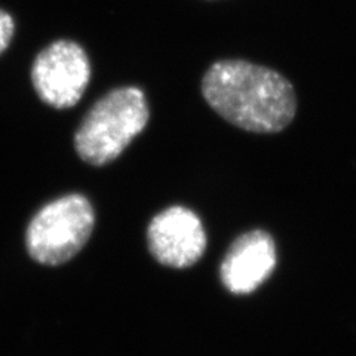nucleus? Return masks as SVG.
Masks as SVG:
<instances>
[{"label":"nucleus","instance_id":"1","mask_svg":"<svg viewBox=\"0 0 356 356\" xmlns=\"http://www.w3.org/2000/svg\"><path fill=\"white\" fill-rule=\"evenodd\" d=\"M200 89L217 115L248 132H281L297 113V97L289 81L269 67L245 60L214 63Z\"/></svg>","mask_w":356,"mask_h":356},{"label":"nucleus","instance_id":"2","mask_svg":"<svg viewBox=\"0 0 356 356\" xmlns=\"http://www.w3.org/2000/svg\"><path fill=\"white\" fill-rule=\"evenodd\" d=\"M149 119L147 99L140 88L111 89L83 116L74 134V150L83 162L104 166L124 153Z\"/></svg>","mask_w":356,"mask_h":356},{"label":"nucleus","instance_id":"3","mask_svg":"<svg viewBox=\"0 0 356 356\" xmlns=\"http://www.w3.org/2000/svg\"><path fill=\"white\" fill-rule=\"evenodd\" d=\"M95 211L89 199L70 193L54 199L30 220L26 247L30 257L44 266L72 260L92 235Z\"/></svg>","mask_w":356,"mask_h":356},{"label":"nucleus","instance_id":"4","mask_svg":"<svg viewBox=\"0 0 356 356\" xmlns=\"http://www.w3.org/2000/svg\"><path fill=\"white\" fill-rule=\"evenodd\" d=\"M91 81V63L73 40H55L39 52L31 67V83L44 104L70 108L81 102Z\"/></svg>","mask_w":356,"mask_h":356},{"label":"nucleus","instance_id":"5","mask_svg":"<svg viewBox=\"0 0 356 356\" xmlns=\"http://www.w3.org/2000/svg\"><path fill=\"white\" fill-rule=\"evenodd\" d=\"M147 245L156 261L174 269H186L202 259L207 233L192 209L174 205L152 218Z\"/></svg>","mask_w":356,"mask_h":356},{"label":"nucleus","instance_id":"6","mask_svg":"<svg viewBox=\"0 0 356 356\" xmlns=\"http://www.w3.org/2000/svg\"><path fill=\"white\" fill-rule=\"evenodd\" d=\"M275 266V241L257 229L233 241L220 266V277L232 294L245 296L254 293L272 275Z\"/></svg>","mask_w":356,"mask_h":356},{"label":"nucleus","instance_id":"7","mask_svg":"<svg viewBox=\"0 0 356 356\" xmlns=\"http://www.w3.org/2000/svg\"><path fill=\"white\" fill-rule=\"evenodd\" d=\"M14 33H15L14 18L10 17L6 10L0 9V55L8 49L9 43L13 42Z\"/></svg>","mask_w":356,"mask_h":356}]
</instances>
